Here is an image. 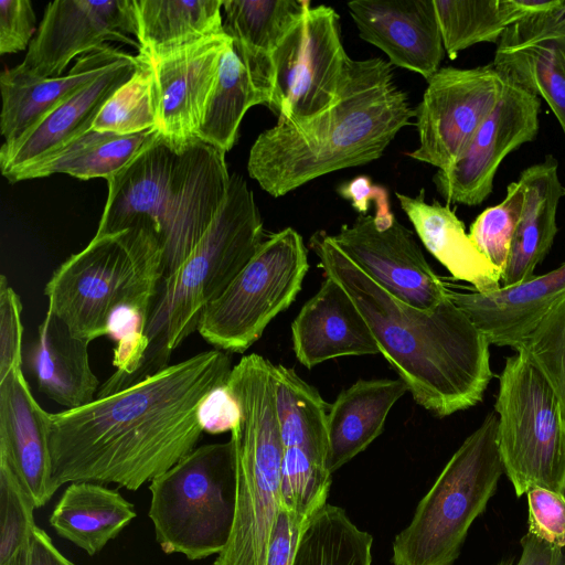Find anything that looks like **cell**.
Segmentation results:
<instances>
[{
	"label": "cell",
	"instance_id": "cell-1",
	"mask_svg": "<svg viewBox=\"0 0 565 565\" xmlns=\"http://www.w3.org/2000/svg\"><path fill=\"white\" fill-rule=\"evenodd\" d=\"M228 352L198 353L73 409L50 413V488L89 481L136 491L196 448L198 409L232 372Z\"/></svg>",
	"mask_w": 565,
	"mask_h": 565
},
{
	"label": "cell",
	"instance_id": "cell-2",
	"mask_svg": "<svg viewBox=\"0 0 565 565\" xmlns=\"http://www.w3.org/2000/svg\"><path fill=\"white\" fill-rule=\"evenodd\" d=\"M309 246L324 276L352 299L380 353L418 405L446 417L482 401L493 377L490 343L458 306L447 298L424 310L397 299L365 275L324 231L313 233Z\"/></svg>",
	"mask_w": 565,
	"mask_h": 565
},
{
	"label": "cell",
	"instance_id": "cell-3",
	"mask_svg": "<svg viewBox=\"0 0 565 565\" xmlns=\"http://www.w3.org/2000/svg\"><path fill=\"white\" fill-rule=\"evenodd\" d=\"M413 117L390 62L349 57L335 104L260 132L249 150L248 174L269 195H286L330 172L381 158Z\"/></svg>",
	"mask_w": 565,
	"mask_h": 565
},
{
	"label": "cell",
	"instance_id": "cell-4",
	"mask_svg": "<svg viewBox=\"0 0 565 565\" xmlns=\"http://www.w3.org/2000/svg\"><path fill=\"white\" fill-rule=\"evenodd\" d=\"M225 153L198 139L175 149L160 137L107 179L97 235L137 230L163 253L164 276L199 243L230 186Z\"/></svg>",
	"mask_w": 565,
	"mask_h": 565
},
{
	"label": "cell",
	"instance_id": "cell-5",
	"mask_svg": "<svg viewBox=\"0 0 565 565\" xmlns=\"http://www.w3.org/2000/svg\"><path fill=\"white\" fill-rule=\"evenodd\" d=\"M265 241L263 221L245 179L231 174L226 198L210 226L171 275L164 276L148 319V348L125 387L168 366L171 354L195 330ZM124 387V388H125Z\"/></svg>",
	"mask_w": 565,
	"mask_h": 565
},
{
	"label": "cell",
	"instance_id": "cell-6",
	"mask_svg": "<svg viewBox=\"0 0 565 565\" xmlns=\"http://www.w3.org/2000/svg\"><path fill=\"white\" fill-rule=\"evenodd\" d=\"M274 364L252 353L226 382L239 406L231 430L236 471L235 516L225 548L213 565H265L280 510L282 446L276 406Z\"/></svg>",
	"mask_w": 565,
	"mask_h": 565
},
{
	"label": "cell",
	"instance_id": "cell-7",
	"mask_svg": "<svg viewBox=\"0 0 565 565\" xmlns=\"http://www.w3.org/2000/svg\"><path fill=\"white\" fill-rule=\"evenodd\" d=\"M163 277V253L151 235L137 230L95 234L45 284L47 312L90 343L107 335L109 317L117 308L151 311Z\"/></svg>",
	"mask_w": 565,
	"mask_h": 565
},
{
	"label": "cell",
	"instance_id": "cell-8",
	"mask_svg": "<svg viewBox=\"0 0 565 565\" xmlns=\"http://www.w3.org/2000/svg\"><path fill=\"white\" fill-rule=\"evenodd\" d=\"M498 415L488 413L448 460L392 544L393 565H454L504 472Z\"/></svg>",
	"mask_w": 565,
	"mask_h": 565
},
{
	"label": "cell",
	"instance_id": "cell-9",
	"mask_svg": "<svg viewBox=\"0 0 565 565\" xmlns=\"http://www.w3.org/2000/svg\"><path fill=\"white\" fill-rule=\"evenodd\" d=\"M148 515L166 554L190 561L218 555L235 516L236 471L232 441L196 447L149 482Z\"/></svg>",
	"mask_w": 565,
	"mask_h": 565
},
{
	"label": "cell",
	"instance_id": "cell-10",
	"mask_svg": "<svg viewBox=\"0 0 565 565\" xmlns=\"http://www.w3.org/2000/svg\"><path fill=\"white\" fill-rule=\"evenodd\" d=\"M494 412L501 461L516 497L533 487L561 492L565 418L552 386L523 352L505 360Z\"/></svg>",
	"mask_w": 565,
	"mask_h": 565
},
{
	"label": "cell",
	"instance_id": "cell-11",
	"mask_svg": "<svg viewBox=\"0 0 565 565\" xmlns=\"http://www.w3.org/2000/svg\"><path fill=\"white\" fill-rule=\"evenodd\" d=\"M309 269L301 235L291 227L271 234L226 290L202 312L198 332L217 350L243 353L301 290Z\"/></svg>",
	"mask_w": 565,
	"mask_h": 565
},
{
	"label": "cell",
	"instance_id": "cell-12",
	"mask_svg": "<svg viewBox=\"0 0 565 565\" xmlns=\"http://www.w3.org/2000/svg\"><path fill=\"white\" fill-rule=\"evenodd\" d=\"M333 8L311 3L273 54L267 107L284 121L312 118L335 104L349 60Z\"/></svg>",
	"mask_w": 565,
	"mask_h": 565
},
{
	"label": "cell",
	"instance_id": "cell-13",
	"mask_svg": "<svg viewBox=\"0 0 565 565\" xmlns=\"http://www.w3.org/2000/svg\"><path fill=\"white\" fill-rule=\"evenodd\" d=\"M276 406L282 446V509L301 522L327 504L330 405L294 369L274 364Z\"/></svg>",
	"mask_w": 565,
	"mask_h": 565
},
{
	"label": "cell",
	"instance_id": "cell-14",
	"mask_svg": "<svg viewBox=\"0 0 565 565\" xmlns=\"http://www.w3.org/2000/svg\"><path fill=\"white\" fill-rule=\"evenodd\" d=\"M505 82L493 63L440 67L415 109L419 146L408 156L438 170L450 167L498 104Z\"/></svg>",
	"mask_w": 565,
	"mask_h": 565
},
{
	"label": "cell",
	"instance_id": "cell-15",
	"mask_svg": "<svg viewBox=\"0 0 565 565\" xmlns=\"http://www.w3.org/2000/svg\"><path fill=\"white\" fill-rule=\"evenodd\" d=\"M332 238L365 275L397 299L429 310L448 298L446 281L434 271L413 233L395 215L380 220L359 214Z\"/></svg>",
	"mask_w": 565,
	"mask_h": 565
},
{
	"label": "cell",
	"instance_id": "cell-16",
	"mask_svg": "<svg viewBox=\"0 0 565 565\" xmlns=\"http://www.w3.org/2000/svg\"><path fill=\"white\" fill-rule=\"evenodd\" d=\"M540 111L541 98L507 79L501 98L463 153L435 173L438 193L449 203L468 206L486 201L504 158L536 138Z\"/></svg>",
	"mask_w": 565,
	"mask_h": 565
},
{
	"label": "cell",
	"instance_id": "cell-17",
	"mask_svg": "<svg viewBox=\"0 0 565 565\" xmlns=\"http://www.w3.org/2000/svg\"><path fill=\"white\" fill-rule=\"evenodd\" d=\"M132 0H56L50 2L18 67L40 77H60L76 55L119 41L138 51Z\"/></svg>",
	"mask_w": 565,
	"mask_h": 565
},
{
	"label": "cell",
	"instance_id": "cell-18",
	"mask_svg": "<svg viewBox=\"0 0 565 565\" xmlns=\"http://www.w3.org/2000/svg\"><path fill=\"white\" fill-rule=\"evenodd\" d=\"M231 40L224 31L156 57L145 56L153 72L156 128L160 138L173 148H184L199 139L221 57Z\"/></svg>",
	"mask_w": 565,
	"mask_h": 565
},
{
	"label": "cell",
	"instance_id": "cell-19",
	"mask_svg": "<svg viewBox=\"0 0 565 565\" xmlns=\"http://www.w3.org/2000/svg\"><path fill=\"white\" fill-rule=\"evenodd\" d=\"M348 10L360 38L383 51L391 65L429 79L445 55L434 0H355Z\"/></svg>",
	"mask_w": 565,
	"mask_h": 565
},
{
	"label": "cell",
	"instance_id": "cell-20",
	"mask_svg": "<svg viewBox=\"0 0 565 565\" xmlns=\"http://www.w3.org/2000/svg\"><path fill=\"white\" fill-rule=\"evenodd\" d=\"M139 55L127 53L100 76L63 100L22 137L3 143L0 168L8 174L39 160L92 129L106 102L135 74Z\"/></svg>",
	"mask_w": 565,
	"mask_h": 565
},
{
	"label": "cell",
	"instance_id": "cell-21",
	"mask_svg": "<svg viewBox=\"0 0 565 565\" xmlns=\"http://www.w3.org/2000/svg\"><path fill=\"white\" fill-rule=\"evenodd\" d=\"M50 413L34 398L22 366L0 380V457L19 476L36 508L54 495L50 488Z\"/></svg>",
	"mask_w": 565,
	"mask_h": 565
},
{
	"label": "cell",
	"instance_id": "cell-22",
	"mask_svg": "<svg viewBox=\"0 0 565 565\" xmlns=\"http://www.w3.org/2000/svg\"><path fill=\"white\" fill-rule=\"evenodd\" d=\"M446 286L448 298L482 331L490 345L516 350L565 292V263L544 275L487 294L457 290L447 281Z\"/></svg>",
	"mask_w": 565,
	"mask_h": 565
},
{
	"label": "cell",
	"instance_id": "cell-23",
	"mask_svg": "<svg viewBox=\"0 0 565 565\" xmlns=\"http://www.w3.org/2000/svg\"><path fill=\"white\" fill-rule=\"evenodd\" d=\"M291 340L296 358L307 369L340 356L380 353L356 306L329 277L292 321Z\"/></svg>",
	"mask_w": 565,
	"mask_h": 565
},
{
	"label": "cell",
	"instance_id": "cell-24",
	"mask_svg": "<svg viewBox=\"0 0 565 565\" xmlns=\"http://www.w3.org/2000/svg\"><path fill=\"white\" fill-rule=\"evenodd\" d=\"M127 52L108 44L82 55L67 74L40 78L18 65L0 75L2 107L0 129L4 142H13L63 100L100 76Z\"/></svg>",
	"mask_w": 565,
	"mask_h": 565
},
{
	"label": "cell",
	"instance_id": "cell-25",
	"mask_svg": "<svg viewBox=\"0 0 565 565\" xmlns=\"http://www.w3.org/2000/svg\"><path fill=\"white\" fill-rule=\"evenodd\" d=\"M524 203L513 235L501 287H511L534 277L535 267L548 254L557 234V209L565 196L558 162L552 156L524 169L518 180Z\"/></svg>",
	"mask_w": 565,
	"mask_h": 565
},
{
	"label": "cell",
	"instance_id": "cell-26",
	"mask_svg": "<svg viewBox=\"0 0 565 565\" xmlns=\"http://www.w3.org/2000/svg\"><path fill=\"white\" fill-rule=\"evenodd\" d=\"M88 344L46 311L28 347V366L39 391L66 409L93 402L99 390L89 363Z\"/></svg>",
	"mask_w": 565,
	"mask_h": 565
},
{
	"label": "cell",
	"instance_id": "cell-27",
	"mask_svg": "<svg viewBox=\"0 0 565 565\" xmlns=\"http://www.w3.org/2000/svg\"><path fill=\"white\" fill-rule=\"evenodd\" d=\"M396 196L426 249L454 279L468 282L481 294L501 288V271L476 247L448 204L427 203L424 190L416 196L398 192Z\"/></svg>",
	"mask_w": 565,
	"mask_h": 565
},
{
	"label": "cell",
	"instance_id": "cell-28",
	"mask_svg": "<svg viewBox=\"0 0 565 565\" xmlns=\"http://www.w3.org/2000/svg\"><path fill=\"white\" fill-rule=\"evenodd\" d=\"M408 391L401 379L359 380L339 393L328 413V469H340L383 431L393 405Z\"/></svg>",
	"mask_w": 565,
	"mask_h": 565
},
{
	"label": "cell",
	"instance_id": "cell-29",
	"mask_svg": "<svg viewBox=\"0 0 565 565\" xmlns=\"http://www.w3.org/2000/svg\"><path fill=\"white\" fill-rule=\"evenodd\" d=\"M310 3L307 0H223L224 31L232 38L268 103L273 92V54Z\"/></svg>",
	"mask_w": 565,
	"mask_h": 565
},
{
	"label": "cell",
	"instance_id": "cell-30",
	"mask_svg": "<svg viewBox=\"0 0 565 565\" xmlns=\"http://www.w3.org/2000/svg\"><path fill=\"white\" fill-rule=\"evenodd\" d=\"M136 516L134 504L117 489L77 481L66 487L49 523L57 535L94 556Z\"/></svg>",
	"mask_w": 565,
	"mask_h": 565
},
{
	"label": "cell",
	"instance_id": "cell-31",
	"mask_svg": "<svg viewBox=\"0 0 565 565\" xmlns=\"http://www.w3.org/2000/svg\"><path fill=\"white\" fill-rule=\"evenodd\" d=\"M157 128L134 135L89 129L39 160L8 174L11 182L68 174L79 180L109 179L159 138Z\"/></svg>",
	"mask_w": 565,
	"mask_h": 565
},
{
	"label": "cell",
	"instance_id": "cell-32",
	"mask_svg": "<svg viewBox=\"0 0 565 565\" xmlns=\"http://www.w3.org/2000/svg\"><path fill=\"white\" fill-rule=\"evenodd\" d=\"M139 54L151 58L224 32L223 0H132Z\"/></svg>",
	"mask_w": 565,
	"mask_h": 565
},
{
	"label": "cell",
	"instance_id": "cell-33",
	"mask_svg": "<svg viewBox=\"0 0 565 565\" xmlns=\"http://www.w3.org/2000/svg\"><path fill=\"white\" fill-rule=\"evenodd\" d=\"M267 103V96L231 40L221 57L217 82L198 138L226 153L237 140L246 111Z\"/></svg>",
	"mask_w": 565,
	"mask_h": 565
},
{
	"label": "cell",
	"instance_id": "cell-34",
	"mask_svg": "<svg viewBox=\"0 0 565 565\" xmlns=\"http://www.w3.org/2000/svg\"><path fill=\"white\" fill-rule=\"evenodd\" d=\"M492 63L507 79L543 98L565 136V38L498 44Z\"/></svg>",
	"mask_w": 565,
	"mask_h": 565
},
{
	"label": "cell",
	"instance_id": "cell-35",
	"mask_svg": "<svg viewBox=\"0 0 565 565\" xmlns=\"http://www.w3.org/2000/svg\"><path fill=\"white\" fill-rule=\"evenodd\" d=\"M373 537L327 503L307 523L292 565H372Z\"/></svg>",
	"mask_w": 565,
	"mask_h": 565
},
{
	"label": "cell",
	"instance_id": "cell-36",
	"mask_svg": "<svg viewBox=\"0 0 565 565\" xmlns=\"http://www.w3.org/2000/svg\"><path fill=\"white\" fill-rule=\"evenodd\" d=\"M434 6L451 60L475 44H498L505 30L521 20L512 0H434Z\"/></svg>",
	"mask_w": 565,
	"mask_h": 565
},
{
	"label": "cell",
	"instance_id": "cell-37",
	"mask_svg": "<svg viewBox=\"0 0 565 565\" xmlns=\"http://www.w3.org/2000/svg\"><path fill=\"white\" fill-rule=\"evenodd\" d=\"M132 77L103 106L92 130L117 135H134L156 128L157 105L153 72L141 54Z\"/></svg>",
	"mask_w": 565,
	"mask_h": 565
},
{
	"label": "cell",
	"instance_id": "cell-38",
	"mask_svg": "<svg viewBox=\"0 0 565 565\" xmlns=\"http://www.w3.org/2000/svg\"><path fill=\"white\" fill-rule=\"evenodd\" d=\"M539 369L556 394L565 418V292L516 348Z\"/></svg>",
	"mask_w": 565,
	"mask_h": 565
},
{
	"label": "cell",
	"instance_id": "cell-39",
	"mask_svg": "<svg viewBox=\"0 0 565 565\" xmlns=\"http://www.w3.org/2000/svg\"><path fill=\"white\" fill-rule=\"evenodd\" d=\"M524 203V193L519 181L511 182L507 195L499 204L483 210L470 225L469 237L488 260L504 270L510 246Z\"/></svg>",
	"mask_w": 565,
	"mask_h": 565
},
{
	"label": "cell",
	"instance_id": "cell-40",
	"mask_svg": "<svg viewBox=\"0 0 565 565\" xmlns=\"http://www.w3.org/2000/svg\"><path fill=\"white\" fill-rule=\"evenodd\" d=\"M34 500L11 463L0 457V565L30 543L36 525Z\"/></svg>",
	"mask_w": 565,
	"mask_h": 565
},
{
	"label": "cell",
	"instance_id": "cell-41",
	"mask_svg": "<svg viewBox=\"0 0 565 565\" xmlns=\"http://www.w3.org/2000/svg\"><path fill=\"white\" fill-rule=\"evenodd\" d=\"M527 533L557 547H565V498L561 492L533 487L526 493Z\"/></svg>",
	"mask_w": 565,
	"mask_h": 565
},
{
	"label": "cell",
	"instance_id": "cell-42",
	"mask_svg": "<svg viewBox=\"0 0 565 565\" xmlns=\"http://www.w3.org/2000/svg\"><path fill=\"white\" fill-rule=\"evenodd\" d=\"M22 303L4 275L0 276V380L22 366Z\"/></svg>",
	"mask_w": 565,
	"mask_h": 565
},
{
	"label": "cell",
	"instance_id": "cell-43",
	"mask_svg": "<svg viewBox=\"0 0 565 565\" xmlns=\"http://www.w3.org/2000/svg\"><path fill=\"white\" fill-rule=\"evenodd\" d=\"M35 20L29 0H1L0 53L12 54L28 49L36 32Z\"/></svg>",
	"mask_w": 565,
	"mask_h": 565
},
{
	"label": "cell",
	"instance_id": "cell-44",
	"mask_svg": "<svg viewBox=\"0 0 565 565\" xmlns=\"http://www.w3.org/2000/svg\"><path fill=\"white\" fill-rule=\"evenodd\" d=\"M565 38V0L557 8L529 17L509 26L499 45H522L539 40Z\"/></svg>",
	"mask_w": 565,
	"mask_h": 565
},
{
	"label": "cell",
	"instance_id": "cell-45",
	"mask_svg": "<svg viewBox=\"0 0 565 565\" xmlns=\"http://www.w3.org/2000/svg\"><path fill=\"white\" fill-rule=\"evenodd\" d=\"M199 423L209 434L231 431L239 418L238 403L227 384L212 390L198 409Z\"/></svg>",
	"mask_w": 565,
	"mask_h": 565
},
{
	"label": "cell",
	"instance_id": "cell-46",
	"mask_svg": "<svg viewBox=\"0 0 565 565\" xmlns=\"http://www.w3.org/2000/svg\"><path fill=\"white\" fill-rule=\"evenodd\" d=\"M306 525L281 509L273 526L265 565H292Z\"/></svg>",
	"mask_w": 565,
	"mask_h": 565
},
{
	"label": "cell",
	"instance_id": "cell-47",
	"mask_svg": "<svg viewBox=\"0 0 565 565\" xmlns=\"http://www.w3.org/2000/svg\"><path fill=\"white\" fill-rule=\"evenodd\" d=\"M338 193L350 201L351 205L360 213L366 214L370 205L375 206L376 218H388L394 213L391 211L387 190L374 184L366 175H359L338 188Z\"/></svg>",
	"mask_w": 565,
	"mask_h": 565
},
{
	"label": "cell",
	"instance_id": "cell-48",
	"mask_svg": "<svg viewBox=\"0 0 565 565\" xmlns=\"http://www.w3.org/2000/svg\"><path fill=\"white\" fill-rule=\"evenodd\" d=\"M521 556L516 565H565L563 548L526 533L521 540Z\"/></svg>",
	"mask_w": 565,
	"mask_h": 565
},
{
	"label": "cell",
	"instance_id": "cell-49",
	"mask_svg": "<svg viewBox=\"0 0 565 565\" xmlns=\"http://www.w3.org/2000/svg\"><path fill=\"white\" fill-rule=\"evenodd\" d=\"M30 565H74L54 545L51 536L35 525L30 539Z\"/></svg>",
	"mask_w": 565,
	"mask_h": 565
},
{
	"label": "cell",
	"instance_id": "cell-50",
	"mask_svg": "<svg viewBox=\"0 0 565 565\" xmlns=\"http://www.w3.org/2000/svg\"><path fill=\"white\" fill-rule=\"evenodd\" d=\"M6 565H30V543L18 551Z\"/></svg>",
	"mask_w": 565,
	"mask_h": 565
},
{
	"label": "cell",
	"instance_id": "cell-51",
	"mask_svg": "<svg viewBox=\"0 0 565 565\" xmlns=\"http://www.w3.org/2000/svg\"><path fill=\"white\" fill-rule=\"evenodd\" d=\"M561 493H562V494H563V497L565 498V480H564V483H563V486H562Z\"/></svg>",
	"mask_w": 565,
	"mask_h": 565
},
{
	"label": "cell",
	"instance_id": "cell-52",
	"mask_svg": "<svg viewBox=\"0 0 565 565\" xmlns=\"http://www.w3.org/2000/svg\"><path fill=\"white\" fill-rule=\"evenodd\" d=\"M500 565H505V564H500Z\"/></svg>",
	"mask_w": 565,
	"mask_h": 565
}]
</instances>
